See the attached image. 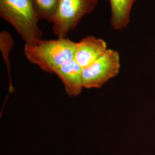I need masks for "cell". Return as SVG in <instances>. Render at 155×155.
I'll return each instance as SVG.
<instances>
[{
  "instance_id": "6da1fadb",
  "label": "cell",
  "mask_w": 155,
  "mask_h": 155,
  "mask_svg": "<svg viewBox=\"0 0 155 155\" xmlns=\"http://www.w3.org/2000/svg\"><path fill=\"white\" fill-rule=\"evenodd\" d=\"M76 47L77 42L67 38L41 39L35 44L25 45L24 55L43 71L55 74L60 67L74 60Z\"/></svg>"
},
{
  "instance_id": "7a4b0ae2",
  "label": "cell",
  "mask_w": 155,
  "mask_h": 155,
  "mask_svg": "<svg viewBox=\"0 0 155 155\" xmlns=\"http://www.w3.org/2000/svg\"><path fill=\"white\" fill-rule=\"evenodd\" d=\"M0 16L15 28L25 45L42 39L40 20L32 0H0Z\"/></svg>"
},
{
  "instance_id": "3957f363",
  "label": "cell",
  "mask_w": 155,
  "mask_h": 155,
  "mask_svg": "<svg viewBox=\"0 0 155 155\" xmlns=\"http://www.w3.org/2000/svg\"><path fill=\"white\" fill-rule=\"evenodd\" d=\"M98 0H61L52 22V31L58 38H67L83 17L91 13Z\"/></svg>"
},
{
  "instance_id": "277c9868",
  "label": "cell",
  "mask_w": 155,
  "mask_h": 155,
  "mask_svg": "<svg viewBox=\"0 0 155 155\" xmlns=\"http://www.w3.org/2000/svg\"><path fill=\"white\" fill-rule=\"evenodd\" d=\"M120 69V58L118 52L107 49L98 59L82 68L84 88H101L107 81L117 76Z\"/></svg>"
},
{
  "instance_id": "5b68a950",
  "label": "cell",
  "mask_w": 155,
  "mask_h": 155,
  "mask_svg": "<svg viewBox=\"0 0 155 155\" xmlns=\"http://www.w3.org/2000/svg\"><path fill=\"white\" fill-rule=\"evenodd\" d=\"M107 50V44L104 40L87 36L77 42L74 60L83 68L98 59Z\"/></svg>"
},
{
  "instance_id": "8992f818",
  "label": "cell",
  "mask_w": 155,
  "mask_h": 155,
  "mask_svg": "<svg viewBox=\"0 0 155 155\" xmlns=\"http://www.w3.org/2000/svg\"><path fill=\"white\" fill-rule=\"evenodd\" d=\"M55 74L63 84L67 94L71 97L81 94L84 88L82 68L74 60L62 65Z\"/></svg>"
},
{
  "instance_id": "52a82bcc",
  "label": "cell",
  "mask_w": 155,
  "mask_h": 155,
  "mask_svg": "<svg viewBox=\"0 0 155 155\" xmlns=\"http://www.w3.org/2000/svg\"><path fill=\"white\" fill-rule=\"evenodd\" d=\"M137 0H109L110 5L111 27L115 31L127 28L134 4Z\"/></svg>"
},
{
  "instance_id": "ba28073f",
  "label": "cell",
  "mask_w": 155,
  "mask_h": 155,
  "mask_svg": "<svg viewBox=\"0 0 155 155\" xmlns=\"http://www.w3.org/2000/svg\"><path fill=\"white\" fill-rule=\"evenodd\" d=\"M40 20L52 23L61 0H32Z\"/></svg>"
},
{
  "instance_id": "9c48e42d",
  "label": "cell",
  "mask_w": 155,
  "mask_h": 155,
  "mask_svg": "<svg viewBox=\"0 0 155 155\" xmlns=\"http://www.w3.org/2000/svg\"><path fill=\"white\" fill-rule=\"evenodd\" d=\"M13 45V40L11 34L8 31H3L0 32V48L2 57L8 67L9 73L10 69L9 55Z\"/></svg>"
}]
</instances>
